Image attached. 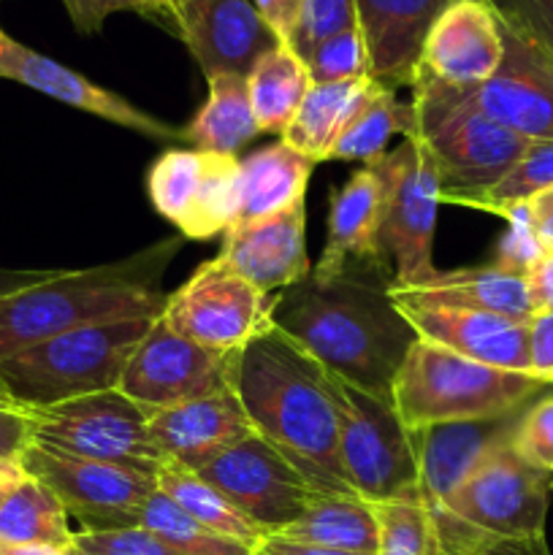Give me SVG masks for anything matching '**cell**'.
<instances>
[{
  "label": "cell",
  "instance_id": "8",
  "mask_svg": "<svg viewBox=\"0 0 553 555\" xmlns=\"http://www.w3.org/2000/svg\"><path fill=\"white\" fill-rule=\"evenodd\" d=\"M276 304L280 293L269 296L258 291L217 255L201 263L184 285L166 298L160 318L182 339L236 356L274 331Z\"/></svg>",
  "mask_w": 553,
  "mask_h": 555
},
{
  "label": "cell",
  "instance_id": "1",
  "mask_svg": "<svg viewBox=\"0 0 553 555\" xmlns=\"http://www.w3.org/2000/svg\"><path fill=\"white\" fill-rule=\"evenodd\" d=\"M388 263L352 266L334 282L280 293L274 328L314 363L366 393L390 396L417 334L390 301Z\"/></svg>",
  "mask_w": 553,
  "mask_h": 555
},
{
  "label": "cell",
  "instance_id": "7",
  "mask_svg": "<svg viewBox=\"0 0 553 555\" xmlns=\"http://www.w3.org/2000/svg\"><path fill=\"white\" fill-rule=\"evenodd\" d=\"M336 412V444L345 480L369 504L401 499L417 488L415 434L401 423L390 396L366 393L320 366Z\"/></svg>",
  "mask_w": 553,
  "mask_h": 555
},
{
  "label": "cell",
  "instance_id": "39",
  "mask_svg": "<svg viewBox=\"0 0 553 555\" xmlns=\"http://www.w3.org/2000/svg\"><path fill=\"white\" fill-rule=\"evenodd\" d=\"M312 85H331V81L363 79L369 76L366 49L358 25L323 38L312 52L304 57Z\"/></svg>",
  "mask_w": 553,
  "mask_h": 555
},
{
  "label": "cell",
  "instance_id": "25",
  "mask_svg": "<svg viewBox=\"0 0 553 555\" xmlns=\"http://www.w3.org/2000/svg\"><path fill=\"white\" fill-rule=\"evenodd\" d=\"M515 417L518 412L497 421L442 423L412 431L417 453V491L434 499L453 496L483 453L513 428Z\"/></svg>",
  "mask_w": 553,
  "mask_h": 555
},
{
  "label": "cell",
  "instance_id": "35",
  "mask_svg": "<svg viewBox=\"0 0 553 555\" xmlns=\"http://www.w3.org/2000/svg\"><path fill=\"white\" fill-rule=\"evenodd\" d=\"M206 152L198 150H168L152 163L146 188H150L152 206L157 215L179 228L188 209L198 195L201 179H204Z\"/></svg>",
  "mask_w": 553,
  "mask_h": 555
},
{
  "label": "cell",
  "instance_id": "36",
  "mask_svg": "<svg viewBox=\"0 0 553 555\" xmlns=\"http://www.w3.org/2000/svg\"><path fill=\"white\" fill-rule=\"evenodd\" d=\"M141 526L155 531L157 537L177 547L182 555H255L253 547L242 545L236 540L215 534L198 520L190 518L184 509H179L166 493H152L150 504H146L144 515H141Z\"/></svg>",
  "mask_w": 553,
  "mask_h": 555
},
{
  "label": "cell",
  "instance_id": "52",
  "mask_svg": "<svg viewBox=\"0 0 553 555\" xmlns=\"http://www.w3.org/2000/svg\"><path fill=\"white\" fill-rule=\"evenodd\" d=\"M54 271H33V269H0V296H11L16 291L38 285V282L49 280Z\"/></svg>",
  "mask_w": 553,
  "mask_h": 555
},
{
  "label": "cell",
  "instance_id": "43",
  "mask_svg": "<svg viewBox=\"0 0 553 555\" xmlns=\"http://www.w3.org/2000/svg\"><path fill=\"white\" fill-rule=\"evenodd\" d=\"M74 545L92 555H182L144 526L119 531H76Z\"/></svg>",
  "mask_w": 553,
  "mask_h": 555
},
{
  "label": "cell",
  "instance_id": "10",
  "mask_svg": "<svg viewBox=\"0 0 553 555\" xmlns=\"http://www.w3.org/2000/svg\"><path fill=\"white\" fill-rule=\"evenodd\" d=\"M369 166L380 173L385 188V215L380 244L394 258V285H417L437 271L432 263L437 231L439 173L421 133H407L396 150Z\"/></svg>",
  "mask_w": 553,
  "mask_h": 555
},
{
  "label": "cell",
  "instance_id": "22",
  "mask_svg": "<svg viewBox=\"0 0 553 555\" xmlns=\"http://www.w3.org/2000/svg\"><path fill=\"white\" fill-rule=\"evenodd\" d=\"M450 3L453 0H356L369 79L388 90L410 87L428 30Z\"/></svg>",
  "mask_w": 553,
  "mask_h": 555
},
{
  "label": "cell",
  "instance_id": "44",
  "mask_svg": "<svg viewBox=\"0 0 553 555\" xmlns=\"http://www.w3.org/2000/svg\"><path fill=\"white\" fill-rule=\"evenodd\" d=\"M499 20L553 63V0H488Z\"/></svg>",
  "mask_w": 553,
  "mask_h": 555
},
{
  "label": "cell",
  "instance_id": "9",
  "mask_svg": "<svg viewBox=\"0 0 553 555\" xmlns=\"http://www.w3.org/2000/svg\"><path fill=\"white\" fill-rule=\"evenodd\" d=\"M30 415L33 442L41 448L155 477L166 464L146 431L150 412L117 388L30 410Z\"/></svg>",
  "mask_w": 553,
  "mask_h": 555
},
{
  "label": "cell",
  "instance_id": "12",
  "mask_svg": "<svg viewBox=\"0 0 553 555\" xmlns=\"http://www.w3.org/2000/svg\"><path fill=\"white\" fill-rule=\"evenodd\" d=\"M22 469L49 488L79 531H119L141 526L157 477L103 461L76 459L33 442L20 459Z\"/></svg>",
  "mask_w": 553,
  "mask_h": 555
},
{
  "label": "cell",
  "instance_id": "31",
  "mask_svg": "<svg viewBox=\"0 0 553 555\" xmlns=\"http://www.w3.org/2000/svg\"><path fill=\"white\" fill-rule=\"evenodd\" d=\"M412 128H415L412 103L401 101L396 90L372 81V90L339 130L325 160H361L363 166H369L385 155V146L396 133L407 135L412 133Z\"/></svg>",
  "mask_w": 553,
  "mask_h": 555
},
{
  "label": "cell",
  "instance_id": "37",
  "mask_svg": "<svg viewBox=\"0 0 553 555\" xmlns=\"http://www.w3.org/2000/svg\"><path fill=\"white\" fill-rule=\"evenodd\" d=\"M548 188H553V141H531L507 177L470 206L504 217L513 206L526 204L531 195Z\"/></svg>",
  "mask_w": 553,
  "mask_h": 555
},
{
  "label": "cell",
  "instance_id": "42",
  "mask_svg": "<svg viewBox=\"0 0 553 555\" xmlns=\"http://www.w3.org/2000/svg\"><path fill=\"white\" fill-rule=\"evenodd\" d=\"M352 25H356V0H304L301 22L291 47L304 60L323 38Z\"/></svg>",
  "mask_w": 553,
  "mask_h": 555
},
{
  "label": "cell",
  "instance_id": "11",
  "mask_svg": "<svg viewBox=\"0 0 553 555\" xmlns=\"http://www.w3.org/2000/svg\"><path fill=\"white\" fill-rule=\"evenodd\" d=\"M510 431L483 453L453 496L437 502L466 524L504 540L548 542L545 524L553 475L531 469L526 461H520L510 448Z\"/></svg>",
  "mask_w": 553,
  "mask_h": 555
},
{
  "label": "cell",
  "instance_id": "15",
  "mask_svg": "<svg viewBox=\"0 0 553 555\" xmlns=\"http://www.w3.org/2000/svg\"><path fill=\"white\" fill-rule=\"evenodd\" d=\"M177 36L206 79L247 76L280 43L253 0H177Z\"/></svg>",
  "mask_w": 553,
  "mask_h": 555
},
{
  "label": "cell",
  "instance_id": "4",
  "mask_svg": "<svg viewBox=\"0 0 553 555\" xmlns=\"http://www.w3.org/2000/svg\"><path fill=\"white\" fill-rule=\"evenodd\" d=\"M415 133L426 141L439 173V204L470 206L507 177L531 141L493 122L466 90L415 74L410 85Z\"/></svg>",
  "mask_w": 553,
  "mask_h": 555
},
{
  "label": "cell",
  "instance_id": "46",
  "mask_svg": "<svg viewBox=\"0 0 553 555\" xmlns=\"http://www.w3.org/2000/svg\"><path fill=\"white\" fill-rule=\"evenodd\" d=\"M526 331H529V374L548 388L553 385V312L531 314Z\"/></svg>",
  "mask_w": 553,
  "mask_h": 555
},
{
  "label": "cell",
  "instance_id": "24",
  "mask_svg": "<svg viewBox=\"0 0 553 555\" xmlns=\"http://www.w3.org/2000/svg\"><path fill=\"white\" fill-rule=\"evenodd\" d=\"M394 304H439V307L483 309V312L504 314L518 323H529L535 307L526 293V280L497 266H475V269L434 271L417 285L388 287Z\"/></svg>",
  "mask_w": 553,
  "mask_h": 555
},
{
  "label": "cell",
  "instance_id": "41",
  "mask_svg": "<svg viewBox=\"0 0 553 555\" xmlns=\"http://www.w3.org/2000/svg\"><path fill=\"white\" fill-rule=\"evenodd\" d=\"M510 448L531 469L553 475V393L537 399L524 415L515 417Z\"/></svg>",
  "mask_w": 553,
  "mask_h": 555
},
{
  "label": "cell",
  "instance_id": "40",
  "mask_svg": "<svg viewBox=\"0 0 553 555\" xmlns=\"http://www.w3.org/2000/svg\"><path fill=\"white\" fill-rule=\"evenodd\" d=\"M63 5L81 36H95L114 14H139L177 36V0H63Z\"/></svg>",
  "mask_w": 553,
  "mask_h": 555
},
{
  "label": "cell",
  "instance_id": "26",
  "mask_svg": "<svg viewBox=\"0 0 553 555\" xmlns=\"http://www.w3.org/2000/svg\"><path fill=\"white\" fill-rule=\"evenodd\" d=\"M314 166L312 157L282 139L239 160V215L233 225L282 215L301 204Z\"/></svg>",
  "mask_w": 553,
  "mask_h": 555
},
{
  "label": "cell",
  "instance_id": "33",
  "mask_svg": "<svg viewBox=\"0 0 553 555\" xmlns=\"http://www.w3.org/2000/svg\"><path fill=\"white\" fill-rule=\"evenodd\" d=\"M157 491L166 493L179 509H184L201 526H206L215 534L228 537V540L242 542L253 551L263 537H269V531L260 529L253 518H247L231 499L222 496L204 477L173 464V461H166L157 472Z\"/></svg>",
  "mask_w": 553,
  "mask_h": 555
},
{
  "label": "cell",
  "instance_id": "23",
  "mask_svg": "<svg viewBox=\"0 0 553 555\" xmlns=\"http://www.w3.org/2000/svg\"><path fill=\"white\" fill-rule=\"evenodd\" d=\"M385 215V188L372 166L352 173L342 188L331 190L329 238L309 280L325 285L352 266L388 263L380 244Z\"/></svg>",
  "mask_w": 553,
  "mask_h": 555
},
{
  "label": "cell",
  "instance_id": "34",
  "mask_svg": "<svg viewBox=\"0 0 553 555\" xmlns=\"http://www.w3.org/2000/svg\"><path fill=\"white\" fill-rule=\"evenodd\" d=\"M239 215V160L233 155H211L206 152L204 179L198 195L179 222L182 238L206 242L220 236L233 225Z\"/></svg>",
  "mask_w": 553,
  "mask_h": 555
},
{
  "label": "cell",
  "instance_id": "38",
  "mask_svg": "<svg viewBox=\"0 0 553 555\" xmlns=\"http://www.w3.org/2000/svg\"><path fill=\"white\" fill-rule=\"evenodd\" d=\"M380 518V551L377 555H426L432 542V526L421 496L415 491L404 493L394 502L374 504Z\"/></svg>",
  "mask_w": 553,
  "mask_h": 555
},
{
  "label": "cell",
  "instance_id": "18",
  "mask_svg": "<svg viewBox=\"0 0 553 555\" xmlns=\"http://www.w3.org/2000/svg\"><path fill=\"white\" fill-rule=\"evenodd\" d=\"M504 57L502 20L488 0H453L423 43L415 74L472 90L491 79Z\"/></svg>",
  "mask_w": 553,
  "mask_h": 555
},
{
  "label": "cell",
  "instance_id": "54",
  "mask_svg": "<svg viewBox=\"0 0 553 555\" xmlns=\"http://www.w3.org/2000/svg\"><path fill=\"white\" fill-rule=\"evenodd\" d=\"M0 555H65V551L43 545H9V542H0Z\"/></svg>",
  "mask_w": 553,
  "mask_h": 555
},
{
  "label": "cell",
  "instance_id": "45",
  "mask_svg": "<svg viewBox=\"0 0 553 555\" xmlns=\"http://www.w3.org/2000/svg\"><path fill=\"white\" fill-rule=\"evenodd\" d=\"M504 220H507V231H504L502 242H499L493 266L502 271H510V274L526 276V271L542 258L545 249L540 247L535 231H531V222L524 204L513 206V209L504 215Z\"/></svg>",
  "mask_w": 553,
  "mask_h": 555
},
{
  "label": "cell",
  "instance_id": "53",
  "mask_svg": "<svg viewBox=\"0 0 553 555\" xmlns=\"http://www.w3.org/2000/svg\"><path fill=\"white\" fill-rule=\"evenodd\" d=\"M22 477H25V469H22L20 461L0 459V496H3L5 491H11Z\"/></svg>",
  "mask_w": 553,
  "mask_h": 555
},
{
  "label": "cell",
  "instance_id": "51",
  "mask_svg": "<svg viewBox=\"0 0 553 555\" xmlns=\"http://www.w3.org/2000/svg\"><path fill=\"white\" fill-rule=\"evenodd\" d=\"M255 555H374V553L334 551V547L307 545V542H296V540H287V537H280V534H269L258 542Z\"/></svg>",
  "mask_w": 553,
  "mask_h": 555
},
{
  "label": "cell",
  "instance_id": "13",
  "mask_svg": "<svg viewBox=\"0 0 553 555\" xmlns=\"http://www.w3.org/2000/svg\"><path fill=\"white\" fill-rule=\"evenodd\" d=\"M236 356L193 345L157 318L130 356L117 390L146 412L166 410L233 385Z\"/></svg>",
  "mask_w": 553,
  "mask_h": 555
},
{
  "label": "cell",
  "instance_id": "2",
  "mask_svg": "<svg viewBox=\"0 0 553 555\" xmlns=\"http://www.w3.org/2000/svg\"><path fill=\"white\" fill-rule=\"evenodd\" d=\"M233 388L255 434L263 437L314 493L356 496L336 444V412L320 363L280 331H269L236 356Z\"/></svg>",
  "mask_w": 553,
  "mask_h": 555
},
{
  "label": "cell",
  "instance_id": "21",
  "mask_svg": "<svg viewBox=\"0 0 553 555\" xmlns=\"http://www.w3.org/2000/svg\"><path fill=\"white\" fill-rule=\"evenodd\" d=\"M220 258L269 296L301 285L309 280L304 201L282 215L228 228L222 233Z\"/></svg>",
  "mask_w": 553,
  "mask_h": 555
},
{
  "label": "cell",
  "instance_id": "19",
  "mask_svg": "<svg viewBox=\"0 0 553 555\" xmlns=\"http://www.w3.org/2000/svg\"><path fill=\"white\" fill-rule=\"evenodd\" d=\"M396 309L404 314L417 339H426L486 366L529 374L526 323L483 309L439 307V304H396Z\"/></svg>",
  "mask_w": 553,
  "mask_h": 555
},
{
  "label": "cell",
  "instance_id": "50",
  "mask_svg": "<svg viewBox=\"0 0 553 555\" xmlns=\"http://www.w3.org/2000/svg\"><path fill=\"white\" fill-rule=\"evenodd\" d=\"M526 215H529L531 231L545 253H553V188L540 190L526 201Z\"/></svg>",
  "mask_w": 553,
  "mask_h": 555
},
{
  "label": "cell",
  "instance_id": "27",
  "mask_svg": "<svg viewBox=\"0 0 553 555\" xmlns=\"http://www.w3.org/2000/svg\"><path fill=\"white\" fill-rule=\"evenodd\" d=\"M287 540L307 542V545L334 547V551L374 553L380 551V518L377 507L363 502L361 496H342V493H312L304 513L276 531Z\"/></svg>",
  "mask_w": 553,
  "mask_h": 555
},
{
  "label": "cell",
  "instance_id": "30",
  "mask_svg": "<svg viewBox=\"0 0 553 555\" xmlns=\"http://www.w3.org/2000/svg\"><path fill=\"white\" fill-rule=\"evenodd\" d=\"M372 90V79H347L331 81V85H312L301 108L296 112L293 122L282 133V141L298 150L301 155L312 157L314 163L329 157L331 144L336 141L339 130L363 103L366 92Z\"/></svg>",
  "mask_w": 553,
  "mask_h": 555
},
{
  "label": "cell",
  "instance_id": "32",
  "mask_svg": "<svg viewBox=\"0 0 553 555\" xmlns=\"http://www.w3.org/2000/svg\"><path fill=\"white\" fill-rule=\"evenodd\" d=\"M68 513L43 482L25 472L11 491L0 496V542L43 545L65 551L74 542Z\"/></svg>",
  "mask_w": 553,
  "mask_h": 555
},
{
  "label": "cell",
  "instance_id": "28",
  "mask_svg": "<svg viewBox=\"0 0 553 555\" xmlns=\"http://www.w3.org/2000/svg\"><path fill=\"white\" fill-rule=\"evenodd\" d=\"M206 81L209 95L193 122L182 130V139L198 152L236 157V152L260 133L249 106L247 76L220 74Z\"/></svg>",
  "mask_w": 553,
  "mask_h": 555
},
{
  "label": "cell",
  "instance_id": "48",
  "mask_svg": "<svg viewBox=\"0 0 553 555\" xmlns=\"http://www.w3.org/2000/svg\"><path fill=\"white\" fill-rule=\"evenodd\" d=\"M255 9L266 20V25L276 33L282 43H291L301 22L304 0H253Z\"/></svg>",
  "mask_w": 553,
  "mask_h": 555
},
{
  "label": "cell",
  "instance_id": "49",
  "mask_svg": "<svg viewBox=\"0 0 553 555\" xmlns=\"http://www.w3.org/2000/svg\"><path fill=\"white\" fill-rule=\"evenodd\" d=\"M524 280L535 312H553V253H542Z\"/></svg>",
  "mask_w": 553,
  "mask_h": 555
},
{
  "label": "cell",
  "instance_id": "14",
  "mask_svg": "<svg viewBox=\"0 0 553 555\" xmlns=\"http://www.w3.org/2000/svg\"><path fill=\"white\" fill-rule=\"evenodd\" d=\"M195 475L231 499L269 534L291 526L314 493L307 480L255 431L195 469Z\"/></svg>",
  "mask_w": 553,
  "mask_h": 555
},
{
  "label": "cell",
  "instance_id": "55",
  "mask_svg": "<svg viewBox=\"0 0 553 555\" xmlns=\"http://www.w3.org/2000/svg\"><path fill=\"white\" fill-rule=\"evenodd\" d=\"M0 401H11V404H16V401L9 396V390L3 388V383H0Z\"/></svg>",
  "mask_w": 553,
  "mask_h": 555
},
{
  "label": "cell",
  "instance_id": "16",
  "mask_svg": "<svg viewBox=\"0 0 553 555\" xmlns=\"http://www.w3.org/2000/svg\"><path fill=\"white\" fill-rule=\"evenodd\" d=\"M502 33V65L466 95L486 117L513 133L529 141H553V63L504 22Z\"/></svg>",
  "mask_w": 553,
  "mask_h": 555
},
{
  "label": "cell",
  "instance_id": "6",
  "mask_svg": "<svg viewBox=\"0 0 553 555\" xmlns=\"http://www.w3.org/2000/svg\"><path fill=\"white\" fill-rule=\"evenodd\" d=\"M157 318L90 323L0 361V383L25 410L114 390Z\"/></svg>",
  "mask_w": 553,
  "mask_h": 555
},
{
  "label": "cell",
  "instance_id": "29",
  "mask_svg": "<svg viewBox=\"0 0 553 555\" xmlns=\"http://www.w3.org/2000/svg\"><path fill=\"white\" fill-rule=\"evenodd\" d=\"M312 79L307 63L296 54L291 43H276L263 54L247 74L249 106L260 133L280 135L293 122L296 112L307 98Z\"/></svg>",
  "mask_w": 553,
  "mask_h": 555
},
{
  "label": "cell",
  "instance_id": "47",
  "mask_svg": "<svg viewBox=\"0 0 553 555\" xmlns=\"http://www.w3.org/2000/svg\"><path fill=\"white\" fill-rule=\"evenodd\" d=\"M33 444L30 410L11 401H0V459L20 461Z\"/></svg>",
  "mask_w": 553,
  "mask_h": 555
},
{
  "label": "cell",
  "instance_id": "17",
  "mask_svg": "<svg viewBox=\"0 0 553 555\" xmlns=\"http://www.w3.org/2000/svg\"><path fill=\"white\" fill-rule=\"evenodd\" d=\"M0 79L25 85L30 90L41 92V95L65 103V106L95 114V117L106 119V122L136 130V133L150 135V139H182V130L152 117V114L141 112L139 106L125 101L123 95L95 85L87 76L76 74L68 65L25 47L14 36H9L3 25H0Z\"/></svg>",
  "mask_w": 553,
  "mask_h": 555
},
{
  "label": "cell",
  "instance_id": "20",
  "mask_svg": "<svg viewBox=\"0 0 553 555\" xmlns=\"http://www.w3.org/2000/svg\"><path fill=\"white\" fill-rule=\"evenodd\" d=\"M146 431L163 459L195 472L226 453L228 448L247 439L255 428L244 412L236 388L228 385L201 399L150 412Z\"/></svg>",
  "mask_w": 553,
  "mask_h": 555
},
{
  "label": "cell",
  "instance_id": "5",
  "mask_svg": "<svg viewBox=\"0 0 553 555\" xmlns=\"http://www.w3.org/2000/svg\"><path fill=\"white\" fill-rule=\"evenodd\" d=\"M545 388L531 374L504 372L417 339L390 388V401L410 431L464 421L515 415Z\"/></svg>",
  "mask_w": 553,
  "mask_h": 555
},
{
  "label": "cell",
  "instance_id": "3",
  "mask_svg": "<svg viewBox=\"0 0 553 555\" xmlns=\"http://www.w3.org/2000/svg\"><path fill=\"white\" fill-rule=\"evenodd\" d=\"M179 247L182 238H166L133 258L54 271L38 285L0 296V361L81 325L160 318L168 298L160 280Z\"/></svg>",
  "mask_w": 553,
  "mask_h": 555
}]
</instances>
